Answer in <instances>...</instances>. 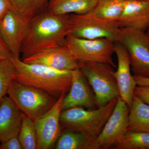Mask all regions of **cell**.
Listing matches in <instances>:
<instances>
[{"mask_svg":"<svg viewBox=\"0 0 149 149\" xmlns=\"http://www.w3.org/2000/svg\"><path fill=\"white\" fill-rule=\"evenodd\" d=\"M15 72V65L10 58L0 61V102L8 94Z\"/></svg>","mask_w":149,"mask_h":149,"instance_id":"obj_24","label":"cell"},{"mask_svg":"<svg viewBox=\"0 0 149 149\" xmlns=\"http://www.w3.org/2000/svg\"><path fill=\"white\" fill-rule=\"evenodd\" d=\"M115 53L117 56L118 67L116 71H115L114 75L119 88L120 97L130 109L137 84L130 71L131 67L128 52L119 42H116Z\"/></svg>","mask_w":149,"mask_h":149,"instance_id":"obj_14","label":"cell"},{"mask_svg":"<svg viewBox=\"0 0 149 149\" xmlns=\"http://www.w3.org/2000/svg\"><path fill=\"white\" fill-rule=\"evenodd\" d=\"M15 67L14 80L39 88L58 99L69 92L72 84V72L59 70L39 64L25 63L20 59L10 58Z\"/></svg>","mask_w":149,"mask_h":149,"instance_id":"obj_2","label":"cell"},{"mask_svg":"<svg viewBox=\"0 0 149 149\" xmlns=\"http://www.w3.org/2000/svg\"><path fill=\"white\" fill-rule=\"evenodd\" d=\"M118 22L120 28L146 32L149 27V1L125 0L123 12Z\"/></svg>","mask_w":149,"mask_h":149,"instance_id":"obj_15","label":"cell"},{"mask_svg":"<svg viewBox=\"0 0 149 149\" xmlns=\"http://www.w3.org/2000/svg\"><path fill=\"white\" fill-rule=\"evenodd\" d=\"M137 85L149 86V77H141L133 75Z\"/></svg>","mask_w":149,"mask_h":149,"instance_id":"obj_29","label":"cell"},{"mask_svg":"<svg viewBox=\"0 0 149 149\" xmlns=\"http://www.w3.org/2000/svg\"><path fill=\"white\" fill-rule=\"evenodd\" d=\"M118 97L95 109L86 110L76 107L63 110L60 117V124L66 130L83 133L95 140L113 111Z\"/></svg>","mask_w":149,"mask_h":149,"instance_id":"obj_3","label":"cell"},{"mask_svg":"<svg viewBox=\"0 0 149 149\" xmlns=\"http://www.w3.org/2000/svg\"><path fill=\"white\" fill-rule=\"evenodd\" d=\"M50 1V0H49V1Z\"/></svg>","mask_w":149,"mask_h":149,"instance_id":"obj_32","label":"cell"},{"mask_svg":"<svg viewBox=\"0 0 149 149\" xmlns=\"http://www.w3.org/2000/svg\"><path fill=\"white\" fill-rule=\"evenodd\" d=\"M143 1H149V0H143Z\"/></svg>","mask_w":149,"mask_h":149,"instance_id":"obj_31","label":"cell"},{"mask_svg":"<svg viewBox=\"0 0 149 149\" xmlns=\"http://www.w3.org/2000/svg\"><path fill=\"white\" fill-rule=\"evenodd\" d=\"M119 28L117 21L104 20L91 12L69 15L68 35L77 38H107L116 42Z\"/></svg>","mask_w":149,"mask_h":149,"instance_id":"obj_7","label":"cell"},{"mask_svg":"<svg viewBox=\"0 0 149 149\" xmlns=\"http://www.w3.org/2000/svg\"><path fill=\"white\" fill-rule=\"evenodd\" d=\"M112 148L116 149H149V133L128 131Z\"/></svg>","mask_w":149,"mask_h":149,"instance_id":"obj_23","label":"cell"},{"mask_svg":"<svg viewBox=\"0 0 149 149\" xmlns=\"http://www.w3.org/2000/svg\"><path fill=\"white\" fill-rule=\"evenodd\" d=\"M145 32H146V35H147V36H148V37L149 39V27H148V28L147 29V30H146Z\"/></svg>","mask_w":149,"mask_h":149,"instance_id":"obj_30","label":"cell"},{"mask_svg":"<svg viewBox=\"0 0 149 149\" xmlns=\"http://www.w3.org/2000/svg\"><path fill=\"white\" fill-rule=\"evenodd\" d=\"M72 84L69 93L65 96L63 110L84 107L89 109L97 108L95 93L80 68L71 71Z\"/></svg>","mask_w":149,"mask_h":149,"instance_id":"obj_12","label":"cell"},{"mask_svg":"<svg viewBox=\"0 0 149 149\" xmlns=\"http://www.w3.org/2000/svg\"><path fill=\"white\" fill-rule=\"evenodd\" d=\"M117 42L128 52L134 75L149 77V39L146 32L132 28H120Z\"/></svg>","mask_w":149,"mask_h":149,"instance_id":"obj_8","label":"cell"},{"mask_svg":"<svg viewBox=\"0 0 149 149\" xmlns=\"http://www.w3.org/2000/svg\"><path fill=\"white\" fill-rule=\"evenodd\" d=\"M129 108L120 97L101 133L95 140V149L112 148L128 131Z\"/></svg>","mask_w":149,"mask_h":149,"instance_id":"obj_9","label":"cell"},{"mask_svg":"<svg viewBox=\"0 0 149 149\" xmlns=\"http://www.w3.org/2000/svg\"><path fill=\"white\" fill-rule=\"evenodd\" d=\"M29 22L11 9L0 19V34L13 56L20 59L21 49Z\"/></svg>","mask_w":149,"mask_h":149,"instance_id":"obj_11","label":"cell"},{"mask_svg":"<svg viewBox=\"0 0 149 149\" xmlns=\"http://www.w3.org/2000/svg\"><path fill=\"white\" fill-rule=\"evenodd\" d=\"M115 43L107 38L85 39L68 35L65 45L79 63H103L115 68L112 58Z\"/></svg>","mask_w":149,"mask_h":149,"instance_id":"obj_6","label":"cell"},{"mask_svg":"<svg viewBox=\"0 0 149 149\" xmlns=\"http://www.w3.org/2000/svg\"><path fill=\"white\" fill-rule=\"evenodd\" d=\"M94 140L83 133L65 130L57 141L56 149H95Z\"/></svg>","mask_w":149,"mask_h":149,"instance_id":"obj_20","label":"cell"},{"mask_svg":"<svg viewBox=\"0 0 149 149\" xmlns=\"http://www.w3.org/2000/svg\"><path fill=\"white\" fill-rule=\"evenodd\" d=\"M11 9L25 21L29 22L47 10L49 0H10Z\"/></svg>","mask_w":149,"mask_h":149,"instance_id":"obj_19","label":"cell"},{"mask_svg":"<svg viewBox=\"0 0 149 149\" xmlns=\"http://www.w3.org/2000/svg\"><path fill=\"white\" fill-rule=\"evenodd\" d=\"M28 64H39L59 70H70L79 68V63L65 45L48 48L22 60Z\"/></svg>","mask_w":149,"mask_h":149,"instance_id":"obj_13","label":"cell"},{"mask_svg":"<svg viewBox=\"0 0 149 149\" xmlns=\"http://www.w3.org/2000/svg\"><path fill=\"white\" fill-rule=\"evenodd\" d=\"M128 131L149 133V105L135 94L129 109Z\"/></svg>","mask_w":149,"mask_h":149,"instance_id":"obj_18","label":"cell"},{"mask_svg":"<svg viewBox=\"0 0 149 149\" xmlns=\"http://www.w3.org/2000/svg\"></svg>","mask_w":149,"mask_h":149,"instance_id":"obj_33","label":"cell"},{"mask_svg":"<svg viewBox=\"0 0 149 149\" xmlns=\"http://www.w3.org/2000/svg\"><path fill=\"white\" fill-rule=\"evenodd\" d=\"M69 17L46 10L32 19L22 47V60L45 49L65 45L68 35Z\"/></svg>","mask_w":149,"mask_h":149,"instance_id":"obj_1","label":"cell"},{"mask_svg":"<svg viewBox=\"0 0 149 149\" xmlns=\"http://www.w3.org/2000/svg\"><path fill=\"white\" fill-rule=\"evenodd\" d=\"M98 0H50L47 10L55 15L87 13L95 6Z\"/></svg>","mask_w":149,"mask_h":149,"instance_id":"obj_17","label":"cell"},{"mask_svg":"<svg viewBox=\"0 0 149 149\" xmlns=\"http://www.w3.org/2000/svg\"><path fill=\"white\" fill-rule=\"evenodd\" d=\"M18 137L23 149H37V136L35 120L22 112L21 128Z\"/></svg>","mask_w":149,"mask_h":149,"instance_id":"obj_22","label":"cell"},{"mask_svg":"<svg viewBox=\"0 0 149 149\" xmlns=\"http://www.w3.org/2000/svg\"><path fill=\"white\" fill-rule=\"evenodd\" d=\"M134 94L141 101L149 105V86L137 85Z\"/></svg>","mask_w":149,"mask_h":149,"instance_id":"obj_25","label":"cell"},{"mask_svg":"<svg viewBox=\"0 0 149 149\" xmlns=\"http://www.w3.org/2000/svg\"><path fill=\"white\" fill-rule=\"evenodd\" d=\"M65 93L62 94L55 104L42 117L35 120L37 149H49L53 146L61 134L60 122L63 102Z\"/></svg>","mask_w":149,"mask_h":149,"instance_id":"obj_10","label":"cell"},{"mask_svg":"<svg viewBox=\"0 0 149 149\" xmlns=\"http://www.w3.org/2000/svg\"><path fill=\"white\" fill-rule=\"evenodd\" d=\"M8 95L21 112L35 121L46 114L58 99L43 90L15 80Z\"/></svg>","mask_w":149,"mask_h":149,"instance_id":"obj_4","label":"cell"},{"mask_svg":"<svg viewBox=\"0 0 149 149\" xmlns=\"http://www.w3.org/2000/svg\"><path fill=\"white\" fill-rule=\"evenodd\" d=\"M79 68L94 91L98 107L104 106L113 99L120 97L114 67L110 64L80 63Z\"/></svg>","mask_w":149,"mask_h":149,"instance_id":"obj_5","label":"cell"},{"mask_svg":"<svg viewBox=\"0 0 149 149\" xmlns=\"http://www.w3.org/2000/svg\"><path fill=\"white\" fill-rule=\"evenodd\" d=\"M11 9L10 0H0V19Z\"/></svg>","mask_w":149,"mask_h":149,"instance_id":"obj_28","label":"cell"},{"mask_svg":"<svg viewBox=\"0 0 149 149\" xmlns=\"http://www.w3.org/2000/svg\"><path fill=\"white\" fill-rule=\"evenodd\" d=\"M21 123V111L9 96H5L0 102V143L18 136Z\"/></svg>","mask_w":149,"mask_h":149,"instance_id":"obj_16","label":"cell"},{"mask_svg":"<svg viewBox=\"0 0 149 149\" xmlns=\"http://www.w3.org/2000/svg\"><path fill=\"white\" fill-rule=\"evenodd\" d=\"M12 56L0 34V61L10 58Z\"/></svg>","mask_w":149,"mask_h":149,"instance_id":"obj_27","label":"cell"},{"mask_svg":"<svg viewBox=\"0 0 149 149\" xmlns=\"http://www.w3.org/2000/svg\"><path fill=\"white\" fill-rule=\"evenodd\" d=\"M125 0H98L91 11L93 15L104 20L117 21L124 9Z\"/></svg>","mask_w":149,"mask_h":149,"instance_id":"obj_21","label":"cell"},{"mask_svg":"<svg viewBox=\"0 0 149 149\" xmlns=\"http://www.w3.org/2000/svg\"><path fill=\"white\" fill-rule=\"evenodd\" d=\"M0 149H23L18 136L11 138L1 143Z\"/></svg>","mask_w":149,"mask_h":149,"instance_id":"obj_26","label":"cell"}]
</instances>
